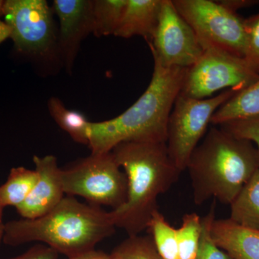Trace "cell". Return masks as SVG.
<instances>
[{"instance_id": "1", "label": "cell", "mask_w": 259, "mask_h": 259, "mask_svg": "<svg viewBox=\"0 0 259 259\" xmlns=\"http://www.w3.org/2000/svg\"><path fill=\"white\" fill-rule=\"evenodd\" d=\"M116 228L111 211L68 196L45 215L5 223L3 242L10 246L40 242L69 258L95 250Z\"/></svg>"}, {"instance_id": "19", "label": "cell", "mask_w": 259, "mask_h": 259, "mask_svg": "<svg viewBox=\"0 0 259 259\" xmlns=\"http://www.w3.org/2000/svg\"><path fill=\"white\" fill-rule=\"evenodd\" d=\"M127 4V0H94V35L100 37L115 35Z\"/></svg>"}, {"instance_id": "20", "label": "cell", "mask_w": 259, "mask_h": 259, "mask_svg": "<svg viewBox=\"0 0 259 259\" xmlns=\"http://www.w3.org/2000/svg\"><path fill=\"white\" fill-rule=\"evenodd\" d=\"M146 230L162 258L180 259L177 229L167 222L158 209L153 212Z\"/></svg>"}, {"instance_id": "26", "label": "cell", "mask_w": 259, "mask_h": 259, "mask_svg": "<svg viewBox=\"0 0 259 259\" xmlns=\"http://www.w3.org/2000/svg\"><path fill=\"white\" fill-rule=\"evenodd\" d=\"M59 255L55 250L45 244H37L18 256L0 259H59Z\"/></svg>"}, {"instance_id": "32", "label": "cell", "mask_w": 259, "mask_h": 259, "mask_svg": "<svg viewBox=\"0 0 259 259\" xmlns=\"http://www.w3.org/2000/svg\"><path fill=\"white\" fill-rule=\"evenodd\" d=\"M5 207H3V204H2L1 200H0V223L3 222V212H4Z\"/></svg>"}, {"instance_id": "7", "label": "cell", "mask_w": 259, "mask_h": 259, "mask_svg": "<svg viewBox=\"0 0 259 259\" xmlns=\"http://www.w3.org/2000/svg\"><path fill=\"white\" fill-rule=\"evenodd\" d=\"M177 11L194 30L204 51H224L243 58L245 19L211 0H172Z\"/></svg>"}, {"instance_id": "17", "label": "cell", "mask_w": 259, "mask_h": 259, "mask_svg": "<svg viewBox=\"0 0 259 259\" xmlns=\"http://www.w3.org/2000/svg\"><path fill=\"white\" fill-rule=\"evenodd\" d=\"M49 114L63 131L78 144H89L90 122L81 112L69 110L59 97H51L48 101Z\"/></svg>"}, {"instance_id": "9", "label": "cell", "mask_w": 259, "mask_h": 259, "mask_svg": "<svg viewBox=\"0 0 259 259\" xmlns=\"http://www.w3.org/2000/svg\"><path fill=\"white\" fill-rule=\"evenodd\" d=\"M244 58L209 49L186 72L181 95L197 100L213 97L221 90H243L258 79Z\"/></svg>"}, {"instance_id": "29", "label": "cell", "mask_w": 259, "mask_h": 259, "mask_svg": "<svg viewBox=\"0 0 259 259\" xmlns=\"http://www.w3.org/2000/svg\"><path fill=\"white\" fill-rule=\"evenodd\" d=\"M12 30L8 24L0 20V44H3L7 39L11 38Z\"/></svg>"}, {"instance_id": "27", "label": "cell", "mask_w": 259, "mask_h": 259, "mask_svg": "<svg viewBox=\"0 0 259 259\" xmlns=\"http://www.w3.org/2000/svg\"><path fill=\"white\" fill-rule=\"evenodd\" d=\"M223 6L228 9L238 13V10L244 9V8H250L254 5L258 4L259 1L256 0H221L218 1Z\"/></svg>"}, {"instance_id": "3", "label": "cell", "mask_w": 259, "mask_h": 259, "mask_svg": "<svg viewBox=\"0 0 259 259\" xmlns=\"http://www.w3.org/2000/svg\"><path fill=\"white\" fill-rule=\"evenodd\" d=\"M153 61L151 81L134 105L114 118L90 122L88 147L92 154L111 152L117 145L130 141L166 142L168 117L187 69L164 67Z\"/></svg>"}, {"instance_id": "24", "label": "cell", "mask_w": 259, "mask_h": 259, "mask_svg": "<svg viewBox=\"0 0 259 259\" xmlns=\"http://www.w3.org/2000/svg\"><path fill=\"white\" fill-rule=\"evenodd\" d=\"M245 49L244 59L259 74V13L245 19Z\"/></svg>"}, {"instance_id": "2", "label": "cell", "mask_w": 259, "mask_h": 259, "mask_svg": "<svg viewBox=\"0 0 259 259\" xmlns=\"http://www.w3.org/2000/svg\"><path fill=\"white\" fill-rule=\"evenodd\" d=\"M111 152L127 180L125 203L111 211L114 223L128 236H139L158 209V196L176 183L182 171L170 157L166 142L130 141Z\"/></svg>"}, {"instance_id": "11", "label": "cell", "mask_w": 259, "mask_h": 259, "mask_svg": "<svg viewBox=\"0 0 259 259\" xmlns=\"http://www.w3.org/2000/svg\"><path fill=\"white\" fill-rule=\"evenodd\" d=\"M94 0H54L52 9L59 19V47L63 68L72 72L81 42L93 33Z\"/></svg>"}, {"instance_id": "8", "label": "cell", "mask_w": 259, "mask_h": 259, "mask_svg": "<svg viewBox=\"0 0 259 259\" xmlns=\"http://www.w3.org/2000/svg\"><path fill=\"white\" fill-rule=\"evenodd\" d=\"M238 90H227L203 100L180 94L174 104L167 124L166 146L170 157L181 171L205 134L212 116Z\"/></svg>"}, {"instance_id": "5", "label": "cell", "mask_w": 259, "mask_h": 259, "mask_svg": "<svg viewBox=\"0 0 259 259\" xmlns=\"http://www.w3.org/2000/svg\"><path fill=\"white\" fill-rule=\"evenodd\" d=\"M54 15L46 0L5 1V21L11 28L15 50L45 75L63 68Z\"/></svg>"}, {"instance_id": "16", "label": "cell", "mask_w": 259, "mask_h": 259, "mask_svg": "<svg viewBox=\"0 0 259 259\" xmlns=\"http://www.w3.org/2000/svg\"><path fill=\"white\" fill-rule=\"evenodd\" d=\"M230 205L229 219L246 228L259 230V168Z\"/></svg>"}, {"instance_id": "10", "label": "cell", "mask_w": 259, "mask_h": 259, "mask_svg": "<svg viewBox=\"0 0 259 259\" xmlns=\"http://www.w3.org/2000/svg\"><path fill=\"white\" fill-rule=\"evenodd\" d=\"M153 60L164 67L188 69L199 60L204 49L172 0H162L157 27L148 41Z\"/></svg>"}, {"instance_id": "21", "label": "cell", "mask_w": 259, "mask_h": 259, "mask_svg": "<svg viewBox=\"0 0 259 259\" xmlns=\"http://www.w3.org/2000/svg\"><path fill=\"white\" fill-rule=\"evenodd\" d=\"M202 218L196 213L186 214L177 229L180 259H195L202 235Z\"/></svg>"}, {"instance_id": "4", "label": "cell", "mask_w": 259, "mask_h": 259, "mask_svg": "<svg viewBox=\"0 0 259 259\" xmlns=\"http://www.w3.org/2000/svg\"><path fill=\"white\" fill-rule=\"evenodd\" d=\"M259 168V152L253 143L221 127L210 128L191 155L188 170L194 203L208 199L231 204Z\"/></svg>"}, {"instance_id": "22", "label": "cell", "mask_w": 259, "mask_h": 259, "mask_svg": "<svg viewBox=\"0 0 259 259\" xmlns=\"http://www.w3.org/2000/svg\"><path fill=\"white\" fill-rule=\"evenodd\" d=\"M112 259H163L151 236H128L110 253Z\"/></svg>"}, {"instance_id": "14", "label": "cell", "mask_w": 259, "mask_h": 259, "mask_svg": "<svg viewBox=\"0 0 259 259\" xmlns=\"http://www.w3.org/2000/svg\"><path fill=\"white\" fill-rule=\"evenodd\" d=\"M162 0H127L123 16L115 36H142L149 41L156 30Z\"/></svg>"}, {"instance_id": "31", "label": "cell", "mask_w": 259, "mask_h": 259, "mask_svg": "<svg viewBox=\"0 0 259 259\" xmlns=\"http://www.w3.org/2000/svg\"><path fill=\"white\" fill-rule=\"evenodd\" d=\"M4 6L5 1L0 0V18H1L2 16H4Z\"/></svg>"}, {"instance_id": "6", "label": "cell", "mask_w": 259, "mask_h": 259, "mask_svg": "<svg viewBox=\"0 0 259 259\" xmlns=\"http://www.w3.org/2000/svg\"><path fill=\"white\" fill-rule=\"evenodd\" d=\"M64 193L83 197L90 204L110 207L125 203L127 180L112 152L92 154L61 169Z\"/></svg>"}, {"instance_id": "30", "label": "cell", "mask_w": 259, "mask_h": 259, "mask_svg": "<svg viewBox=\"0 0 259 259\" xmlns=\"http://www.w3.org/2000/svg\"><path fill=\"white\" fill-rule=\"evenodd\" d=\"M3 236H4V223H0V243L3 242Z\"/></svg>"}, {"instance_id": "28", "label": "cell", "mask_w": 259, "mask_h": 259, "mask_svg": "<svg viewBox=\"0 0 259 259\" xmlns=\"http://www.w3.org/2000/svg\"><path fill=\"white\" fill-rule=\"evenodd\" d=\"M68 259H112L111 255L102 251V250H93L91 251L87 252L83 254L72 257Z\"/></svg>"}, {"instance_id": "12", "label": "cell", "mask_w": 259, "mask_h": 259, "mask_svg": "<svg viewBox=\"0 0 259 259\" xmlns=\"http://www.w3.org/2000/svg\"><path fill=\"white\" fill-rule=\"evenodd\" d=\"M34 164L38 180L23 203L16 207L23 219H35L51 212L64 197L61 168L53 155L34 156Z\"/></svg>"}, {"instance_id": "23", "label": "cell", "mask_w": 259, "mask_h": 259, "mask_svg": "<svg viewBox=\"0 0 259 259\" xmlns=\"http://www.w3.org/2000/svg\"><path fill=\"white\" fill-rule=\"evenodd\" d=\"M215 204L214 199L209 212L202 218V235L195 259H232L214 243L211 236V226L215 219Z\"/></svg>"}, {"instance_id": "18", "label": "cell", "mask_w": 259, "mask_h": 259, "mask_svg": "<svg viewBox=\"0 0 259 259\" xmlns=\"http://www.w3.org/2000/svg\"><path fill=\"white\" fill-rule=\"evenodd\" d=\"M38 180L36 170L23 166L10 170L8 180L0 186V200L3 207H18L27 199Z\"/></svg>"}, {"instance_id": "13", "label": "cell", "mask_w": 259, "mask_h": 259, "mask_svg": "<svg viewBox=\"0 0 259 259\" xmlns=\"http://www.w3.org/2000/svg\"><path fill=\"white\" fill-rule=\"evenodd\" d=\"M213 241L232 259H259V230L246 228L231 219H214Z\"/></svg>"}, {"instance_id": "15", "label": "cell", "mask_w": 259, "mask_h": 259, "mask_svg": "<svg viewBox=\"0 0 259 259\" xmlns=\"http://www.w3.org/2000/svg\"><path fill=\"white\" fill-rule=\"evenodd\" d=\"M257 116H259V77L223 104L212 116L211 124L220 125Z\"/></svg>"}, {"instance_id": "25", "label": "cell", "mask_w": 259, "mask_h": 259, "mask_svg": "<svg viewBox=\"0 0 259 259\" xmlns=\"http://www.w3.org/2000/svg\"><path fill=\"white\" fill-rule=\"evenodd\" d=\"M219 126L236 137L250 141L259 152V116L230 121Z\"/></svg>"}]
</instances>
